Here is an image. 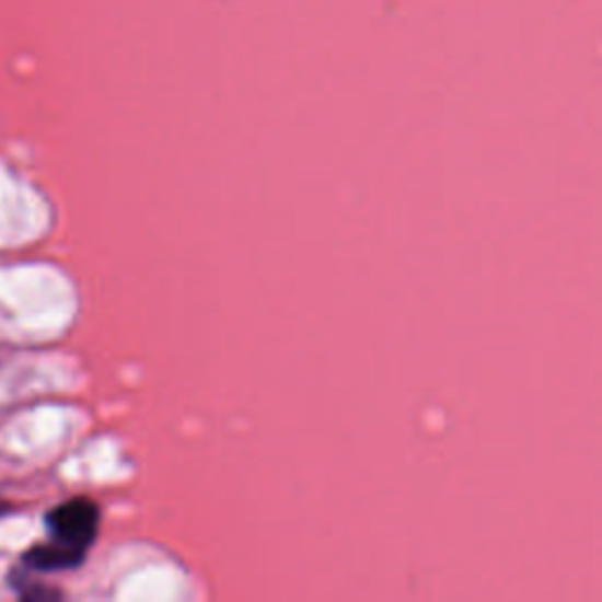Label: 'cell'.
<instances>
[{
	"label": "cell",
	"mask_w": 602,
	"mask_h": 602,
	"mask_svg": "<svg viewBox=\"0 0 602 602\" xmlns=\"http://www.w3.org/2000/svg\"><path fill=\"white\" fill-rule=\"evenodd\" d=\"M83 558H85V551L55 542V544H43L31 548L24 556V563L28 567L40 569V572H57V569L78 567L83 563Z\"/></svg>",
	"instance_id": "cell-2"
},
{
	"label": "cell",
	"mask_w": 602,
	"mask_h": 602,
	"mask_svg": "<svg viewBox=\"0 0 602 602\" xmlns=\"http://www.w3.org/2000/svg\"><path fill=\"white\" fill-rule=\"evenodd\" d=\"M45 522L55 542L85 551L97 536L100 509L90 499H71L59 503Z\"/></svg>",
	"instance_id": "cell-1"
}]
</instances>
